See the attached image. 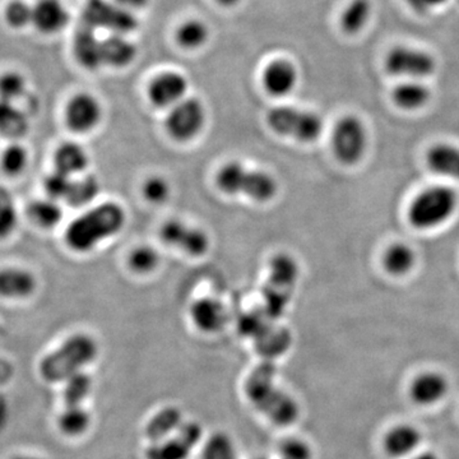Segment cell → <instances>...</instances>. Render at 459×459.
Returning <instances> with one entry per match:
<instances>
[{
    "label": "cell",
    "instance_id": "1",
    "mask_svg": "<svg viewBox=\"0 0 459 459\" xmlns=\"http://www.w3.org/2000/svg\"><path fill=\"white\" fill-rule=\"evenodd\" d=\"M277 369L272 360L262 361L249 374L246 394L256 410L277 425H290L299 418V406L291 395L276 385Z\"/></svg>",
    "mask_w": 459,
    "mask_h": 459
},
{
    "label": "cell",
    "instance_id": "2",
    "mask_svg": "<svg viewBox=\"0 0 459 459\" xmlns=\"http://www.w3.org/2000/svg\"><path fill=\"white\" fill-rule=\"evenodd\" d=\"M126 212L117 204H105L78 217L68 226L65 240L74 252L87 253L124 228Z\"/></svg>",
    "mask_w": 459,
    "mask_h": 459
},
{
    "label": "cell",
    "instance_id": "3",
    "mask_svg": "<svg viewBox=\"0 0 459 459\" xmlns=\"http://www.w3.org/2000/svg\"><path fill=\"white\" fill-rule=\"evenodd\" d=\"M98 353L99 346L92 337L74 334L41 361V376L50 383L65 382L95 361Z\"/></svg>",
    "mask_w": 459,
    "mask_h": 459
},
{
    "label": "cell",
    "instance_id": "4",
    "mask_svg": "<svg viewBox=\"0 0 459 459\" xmlns=\"http://www.w3.org/2000/svg\"><path fill=\"white\" fill-rule=\"evenodd\" d=\"M298 262L289 255H277L270 263V277L263 289V312L272 320L283 316L298 283Z\"/></svg>",
    "mask_w": 459,
    "mask_h": 459
},
{
    "label": "cell",
    "instance_id": "5",
    "mask_svg": "<svg viewBox=\"0 0 459 459\" xmlns=\"http://www.w3.org/2000/svg\"><path fill=\"white\" fill-rule=\"evenodd\" d=\"M217 186L226 195H243L256 202H268L277 195V181L264 171L250 170L238 162L223 166L217 175Z\"/></svg>",
    "mask_w": 459,
    "mask_h": 459
},
{
    "label": "cell",
    "instance_id": "6",
    "mask_svg": "<svg viewBox=\"0 0 459 459\" xmlns=\"http://www.w3.org/2000/svg\"><path fill=\"white\" fill-rule=\"evenodd\" d=\"M457 205L458 197L455 190L433 186L413 199L409 211L410 222L422 230L437 228L451 219Z\"/></svg>",
    "mask_w": 459,
    "mask_h": 459
},
{
    "label": "cell",
    "instance_id": "7",
    "mask_svg": "<svg viewBox=\"0 0 459 459\" xmlns=\"http://www.w3.org/2000/svg\"><path fill=\"white\" fill-rule=\"evenodd\" d=\"M386 74L406 81H422L431 77L437 68L433 54L412 45H395L385 56Z\"/></svg>",
    "mask_w": 459,
    "mask_h": 459
},
{
    "label": "cell",
    "instance_id": "8",
    "mask_svg": "<svg viewBox=\"0 0 459 459\" xmlns=\"http://www.w3.org/2000/svg\"><path fill=\"white\" fill-rule=\"evenodd\" d=\"M268 124L277 134L301 142L318 140L323 132V120L318 114L291 107L272 108Z\"/></svg>",
    "mask_w": 459,
    "mask_h": 459
},
{
    "label": "cell",
    "instance_id": "9",
    "mask_svg": "<svg viewBox=\"0 0 459 459\" xmlns=\"http://www.w3.org/2000/svg\"><path fill=\"white\" fill-rule=\"evenodd\" d=\"M368 146V133L364 123L353 115H347L334 126L332 147L341 162L353 165L360 161Z\"/></svg>",
    "mask_w": 459,
    "mask_h": 459
},
{
    "label": "cell",
    "instance_id": "10",
    "mask_svg": "<svg viewBox=\"0 0 459 459\" xmlns=\"http://www.w3.org/2000/svg\"><path fill=\"white\" fill-rule=\"evenodd\" d=\"M84 23L91 29H107L117 35H126L137 27L133 12L107 0H90L84 8Z\"/></svg>",
    "mask_w": 459,
    "mask_h": 459
},
{
    "label": "cell",
    "instance_id": "11",
    "mask_svg": "<svg viewBox=\"0 0 459 459\" xmlns=\"http://www.w3.org/2000/svg\"><path fill=\"white\" fill-rule=\"evenodd\" d=\"M205 123V108L197 99H186L175 105L166 119L172 138L186 142L197 137Z\"/></svg>",
    "mask_w": 459,
    "mask_h": 459
},
{
    "label": "cell",
    "instance_id": "12",
    "mask_svg": "<svg viewBox=\"0 0 459 459\" xmlns=\"http://www.w3.org/2000/svg\"><path fill=\"white\" fill-rule=\"evenodd\" d=\"M201 425L195 421L184 422L177 433L162 442L148 446L147 459H186L202 439Z\"/></svg>",
    "mask_w": 459,
    "mask_h": 459
},
{
    "label": "cell",
    "instance_id": "13",
    "mask_svg": "<svg viewBox=\"0 0 459 459\" xmlns=\"http://www.w3.org/2000/svg\"><path fill=\"white\" fill-rule=\"evenodd\" d=\"M161 238L169 246L184 250L190 255H204L210 247V238L202 230L190 228L186 223L177 221L166 222L161 228Z\"/></svg>",
    "mask_w": 459,
    "mask_h": 459
},
{
    "label": "cell",
    "instance_id": "14",
    "mask_svg": "<svg viewBox=\"0 0 459 459\" xmlns=\"http://www.w3.org/2000/svg\"><path fill=\"white\" fill-rule=\"evenodd\" d=\"M101 105L89 93L75 95L65 108V122L69 129L87 133L95 129L101 120Z\"/></svg>",
    "mask_w": 459,
    "mask_h": 459
},
{
    "label": "cell",
    "instance_id": "15",
    "mask_svg": "<svg viewBox=\"0 0 459 459\" xmlns=\"http://www.w3.org/2000/svg\"><path fill=\"white\" fill-rule=\"evenodd\" d=\"M188 91V81L177 72L157 75L148 87L151 102L157 108H174L183 101Z\"/></svg>",
    "mask_w": 459,
    "mask_h": 459
},
{
    "label": "cell",
    "instance_id": "16",
    "mask_svg": "<svg viewBox=\"0 0 459 459\" xmlns=\"http://www.w3.org/2000/svg\"><path fill=\"white\" fill-rule=\"evenodd\" d=\"M69 12L62 0H38L32 5V25L44 35H56L68 26Z\"/></svg>",
    "mask_w": 459,
    "mask_h": 459
},
{
    "label": "cell",
    "instance_id": "17",
    "mask_svg": "<svg viewBox=\"0 0 459 459\" xmlns=\"http://www.w3.org/2000/svg\"><path fill=\"white\" fill-rule=\"evenodd\" d=\"M299 72L290 60H274L263 74L264 89L272 96L283 98L290 95L298 86Z\"/></svg>",
    "mask_w": 459,
    "mask_h": 459
},
{
    "label": "cell",
    "instance_id": "18",
    "mask_svg": "<svg viewBox=\"0 0 459 459\" xmlns=\"http://www.w3.org/2000/svg\"><path fill=\"white\" fill-rule=\"evenodd\" d=\"M190 316L199 331L214 333L228 325L229 314L219 300L205 298L195 301L190 307Z\"/></svg>",
    "mask_w": 459,
    "mask_h": 459
},
{
    "label": "cell",
    "instance_id": "19",
    "mask_svg": "<svg viewBox=\"0 0 459 459\" xmlns=\"http://www.w3.org/2000/svg\"><path fill=\"white\" fill-rule=\"evenodd\" d=\"M448 392V382L442 374L435 371L420 374L410 388V395L420 406H430L442 401Z\"/></svg>",
    "mask_w": 459,
    "mask_h": 459
},
{
    "label": "cell",
    "instance_id": "20",
    "mask_svg": "<svg viewBox=\"0 0 459 459\" xmlns=\"http://www.w3.org/2000/svg\"><path fill=\"white\" fill-rule=\"evenodd\" d=\"M38 282L31 272L22 268L0 270V296L5 299H26L35 292Z\"/></svg>",
    "mask_w": 459,
    "mask_h": 459
},
{
    "label": "cell",
    "instance_id": "21",
    "mask_svg": "<svg viewBox=\"0 0 459 459\" xmlns=\"http://www.w3.org/2000/svg\"><path fill=\"white\" fill-rule=\"evenodd\" d=\"M374 5L371 0H349L340 14L341 31L347 36H358L369 26Z\"/></svg>",
    "mask_w": 459,
    "mask_h": 459
},
{
    "label": "cell",
    "instance_id": "22",
    "mask_svg": "<svg viewBox=\"0 0 459 459\" xmlns=\"http://www.w3.org/2000/svg\"><path fill=\"white\" fill-rule=\"evenodd\" d=\"M421 443V434L411 425H398L385 437V451L394 458H403L412 455Z\"/></svg>",
    "mask_w": 459,
    "mask_h": 459
},
{
    "label": "cell",
    "instance_id": "23",
    "mask_svg": "<svg viewBox=\"0 0 459 459\" xmlns=\"http://www.w3.org/2000/svg\"><path fill=\"white\" fill-rule=\"evenodd\" d=\"M256 352L264 358V360H273L283 355L291 344V334L286 328L267 325L261 333L255 338Z\"/></svg>",
    "mask_w": 459,
    "mask_h": 459
},
{
    "label": "cell",
    "instance_id": "24",
    "mask_svg": "<svg viewBox=\"0 0 459 459\" xmlns=\"http://www.w3.org/2000/svg\"><path fill=\"white\" fill-rule=\"evenodd\" d=\"M184 424L183 413L177 407H165L148 421L146 437L151 444L162 442L179 430Z\"/></svg>",
    "mask_w": 459,
    "mask_h": 459
},
{
    "label": "cell",
    "instance_id": "25",
    "mask_svg": "<svg viewBox=\"0 0 459 459\" xmlns=\"http://www.w3.org/2000/svg\"><path fill=\"white\" fill-rule=\"evenodd\" d=\"M74 49L78 62L86 68L96 69L102 65V40L91 27L84 26L77 32Z\"/></svg>",
    "mask_w": 459,
    "mask_h": 459
},
{
    "label": "cell",
    "instance_id": "26",
    "mask_svg": "<svg viewBox=\"0 0 459 459\" xmlns=\"http://www.w3.org/2000/svg\"><path fill=\"white\" fill-rule=\"evenodd\" d=\"M56 171L72 178L86 170L89 166V156L80 144L74 142H66L60 144L54 155Z\"/></svg>",
    "mask_w": 459,
    "mask_h": 459
},
{
    "label": "cell",
    "instance_id": "27",
    "mask_svg": "<svg viewBox=\"0 0 459 459\" xmlns=\"http://www.w3.org/2000/svg\"><path fill=\"white\" fill-rule=\"evenodd\" d=\"M102 65L122 68L131 65L137 56L134 44L126 35H113L102 40Z\"/></svg>",
    "mask_w": 459,
    "mask_h": 459
},
{
    "label": "cell",
    "instance_id": "28",
    "mask_svg": "<svg viewBox=\"0 0 459 459\" xmlns=\"http://www.w3.org/2000/svg\"><path fill=\"white\" fill-rule=\"evenodd\" d=\"M394 104L403 110L415 111L430 101L431 91L422 81H403L392 93Z\"/></svg>",
    "mask_w": 459,
    "mask_h": 459
},
{
    "label": "cell",
    "instance_id": "29",
    "mask_svg": "<svg viewBox=\"0 0 459 459\" xmlns=\"http://www.w3.org/2000/svg\"><path fill=\"white\" fill-rule=\"evenodd\" d=\"M27 115L16 107V102L0 100V134L18 140L29 131Z\"/></svg>",
    "mask_w": 459,
    "mask_h": 459
},
{
    "label": "cell",
    "instance_id": "30",
    "mask_svg": "<svg viewBox=\"0 0 459 459\" xmlns=\"http://www.w3.org/2000/svg\"><path fill=\"white\" fill-rule=\"evenodd\" d=\"M428 164L437 174L459 180V148L437 144L429 151Z\"/></svg>",
    "mask_w": 459,
    "mask_h": 459
},
{
    "label": "cell",
    "instance_id": "31",
    "mask_svg": "<svg viewBox=\"0 0 459 459\" xmlns=\"http://www.w3.org/2000/svg\"><path fill=\"white\" fill-rule=\"evenodd\" d=\"M416 255L413 250L406 244H394L386 249L383 263L385 268L394 276L409 273L415 265Z\"/></svg>",
    "mask_w": 459,
    "mask_h": 459
},
{
    "label": "cell",
    "instance_id": "32",
    "mask_svg": "<svg viewBox=\"0 0 459 459\" xmlns=\"http://www.w3.org/2000/svg\"><path fill=\"white\" fill-rule=\"evenodd\" d=\"M60 430L69 437H78L89 430L91 416L82 406H66L57 419Z\"/></svg>",
    "mask_w": 459,
    "mask_h": 459
},
{
    "label": "cell",
    "instance_id": "33",
    "mask_svg": "<svg viewBox=\"0 0 459 459\" xmlns=\"http://www.w3.org/2000/svg\"><path fill=\"white\" fill-rule=\"evenodd\" d=\"M100 192L99 180L93 175L72 181L65 202L72 207H82L91 204Z\"/></svg>",
    "mask_w": 459,
    "mask_h": 459
},
{
    "label": "cell",
    "instance_id": "34",
    "mask_svg": "<svg viewBox=\"0 0 459 459\" xmlns=\"http://www.w3.org/2000/svg\"><path fill=\"white\" fill-rule=\"evenodd\" d=\"M65 383L63 398L66 406H81L92 391V379L83 371L68 377Z\"/></svg>",
    "mask_w": 459,
    "mask_h": 459
},
{
    "label": "cell",
    "instance_id": "35",
    "mask_svg": "<svg viewBox=\"0 0 459 459\" xmlns=\"http://www.w3.org/2000/svg\"><path fill=\"white\" fill-rule=\"evenodd\" d=\"M29 216L40 228L51 229L62 220L63 211L56 202L38 201L30 205Z\"/></svg>",
    "mask_w": 459,
    "mask_h": 459
},
{
    "label": "cell",
    "instance_id": "36",
    "mask_svg": "<svg viewBox=\"0 0 459 459\" xmlns=\"http://www.w3.org/2000/svg\"><path fill=\"white\" fill-rule=\"evenodd\" d=\"M210 36V30L205 23L198 20H190L178 30V41L186 49H198L204 47Z\"/></svg>",
    "mask_w": 459,
    "mask_h": 459
},
{
    "label": "cell",
    "instance_id": "37",
    "mask_svg": "<svg viewBox=\"0 0 459 459\" xmlns=\"http://www.w3.org/2000/svg\"><path fill=\"white\" fill-rule=\"evenodd\" d=\"M202 459H238L237 448L228 435L217 433L205 443Z\"/></svg>",
    "mask_w": 459,
    "mask_h": 459
},
{
    "label": "cell",
    "instance_id": "38",
    "mask_svg": "<svg viewBox=\"0 0 459 459\" xmlns=\"http://www.w3.org/2000/svg\"><path fill=\"white\" fill-rule=\"evenodd\" d=\"M5 23L11 29H25L32 25V5L25 0H11L4 9Z\"/></svg>",
    "mask_w": 459,
    "mask_h": 459
},
{
    "label": "cell",
    "instance_id": "39",
    "mask_svg": "<svg viewBox=\"0 0 459 459\" xmlns=\"http://www.w3.org/2000/svg\"><path fill=\"white\" fill-rule=\"evenodd\" d=\"M26 89L25 77L18 72H5L0 75V100L3 101L16 102L25 95Z\"/></svg>",
    "mask_w": 459,
    "mask_h": 459
},
{
    "label": "cell",
    "instance_id": "40",
    "mask_svg": "<svg viewBox=\"0 0 459 459\" xmlns=\"http://www.w3.org/2000/svg\"><path fill=\"white\" fill-rule=\"evenodd\" d=\"M2 169L7 172L9 177H17L25 171L29 164V155L27 151L20 144H12L2 155Z\"/></svg>",
    "mask_w": 459,
    "mask_h": 459
},
{
    "label": "cell",
    "instance_id": "41",
    "mask_svg": "<svg viewBox=\"0 0 459 459\" xmlns=\"http://www.w3.org/2000/svg\"><path fill=\"white\" fill-rule=\"evenodd\" d=\"M17 228V211L11 195L0 189V238L11 237Z\"/></svg>",
    "mask_w": 459,
    "mask_h": 459
},
{
    "label": "cell",
    "instance_id": "42",
    "mask_svg": "<svg viewBox=\"0 0 459 459\" xmlns=\"http://www.w3.org/2000/svg\"><path fill=\"white\" fill-rule=\"evenodd\" d=\"M159 253L150 247H137L129 256V265L137 273H150L159 265Z\"/></svg>",
    "mask_w": 459,
    "mask_h": 459
},
{
    "label": "cell",
    "instance_id": "43",
    "mask_svg": "<svg viewBox=\"0 0 459 459\" xmlns=\"http://www.w3.org/2000/svg\"><path fill=\"white\" fill-rule=\"evenodd\" d=\"M143 195L151 204H161L170 197V186L162 178L152 177L144 183Z\"/></svg>",
    "mask_w": 459,
    "mask_h": 459
},
{
    "label": "cell",
    "instance_id": "44",
    "mask_svg": "<svg viewBox=\"0 0 459 459\" xmlns=\"http://www.w3.org/2000/svg\"><path fill=\"white\" fill-rule=\"evenodd\" d=\"M72 181H74L72 178L54 171L53 174H50L49 177L47 178V180H45V190H47L50 198L65 199V201L69 189H71Z\"/></svg>",
    "mask_w": 459,
    "mask_h": 459
},
{
    "label": "cell",
    "instance_id": "45",
    "mask_svg": "<svg viewBox=\"0 0 459 459\" xmlns=\"http://www.w3.org/2000/svg\"><path fill=\"white\" fill-rule=\"evenodd\" d=\"M281 459H312V451L303 440L289 439L280 449Z\"/></svg>",
    "mask_w": 459,
    "mask_h": 459
},
{
    "label": "cell",
    "instance_id": "46",
    "mask_svg": "<svg viewBox=\"0 0 459 459\" xmlns=\"http://www.w3.org/2000/svg\"><path fill=\"white\" fill-rule=\"evenodd\" d=\"M448 0H407V3L418 12H430L431 9L440 7Z\"/></svg>",
    "mask_w": 459,
    "mask_h": 459
},
{
    "label": "cell",
    "instance_id": "47",
    "mask_svg": "<svg viewBox=\"0 0 459 459\" xmlns=\"http://www.w3.org/2000/svg\"><path fill=\"white\" fill-rule=\"evenodd\" d=\"M148 2L150 0H114L117 5L131 12L146 7Z\"/></svg>",
    "mask_w": 459,
    "mask_h": 459
},
{
    "label": "cell",
    "instance_id": "48",
    "mask_svg": "<svg viewBox=\"0 0 459 459\" xmlns=\"http://www.w3.org/2000/svg\"><path fill=\"white\" fill-rule=\"evenodd\" d=\"M413 459H439L437 457V455H434V453H422V455H418V457H415Z\"/></svg>",
    "mask_w": 459,
    "mask_h": 459
},
{
    "label": "cell",
    "instance_id": "49",
    "mask_svg": "<svg viewBox=\"0 0 459 459\" xmlns=\"http://www.w3.org/2000/svg\"><path fill=\"white\" fill-rule=\"evenodd\" d=\"M220 4L225 5V7H232V5L237 4L238 0H217Z\"/></svg>",
    "mask_w": 459,
    "mask_h": 459
},
{
    "label": "cell",
    "instance_id": "50",
    "mask_svg": "<svg viewBox=\"0 0 459 459\" xmlns=\"http://www.w3.org/2000/svg\"><path fill=\"white\" fill-rule=\"evenodd\" d=\"M13 459H41V458H38V457H25V455H22V457H16V458H13Z\"/></svg>",
    "mask_w": 459,
    "mask_h": 459
}]
</instances>
